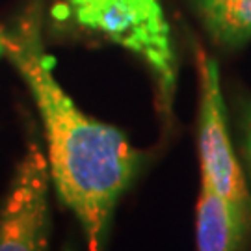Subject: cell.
Masks as SVG:
<instances>
[{
  "instance_id": "cell-3",
  "label": "cell",
  "mask_w": 251,
  "mask_h": 251,
  "mask_svg": "<svg viewBox=\"0 0 251 251\" xmlns=\"http://www.w3.org/2000/svg\"><path fill=\"white\" fill-rule=\"evenodd\" d=\"M194 49L199 75L201 182L227 201L246 236L251 233V192L227 128L220 69L214 58H210L201 47L196 45Z\"/></svg>"
},
{
  "instance_id": "cell-5",
  "label": "cell",
  "mask_w": 251,
  "mask_h": 251,
  "mask_svg": "<svg viewBox=\"0 0 251 251\" xmlns=\"http://www.w3.org/2000/svg\"><path fill=\"white\" fill-rule=\"evenodd\" d=\"M196 238L198 251H236L244 240L231 206L203 182L196 212Z\"/></svg>"
},
{
  "instance_id": "cell-2",
  "label": "cell",
  "mask_w": 251,
  "mask_h": 251,
  "mask_svg": "<svg viewBox=\"0 0 251 251\" xmlns=\"http://www.w3.org/2000/svg\"><path fill=\"white\" fill-rule=\"evenodd\" d=\"M65 6L80 28L140 56L156 78L164 106H170L177 63L170 25L158 0H65Z\"/></svg>"
},
{
  "instance_id": "cell-8",
  "label": "cell",
  "mask_w": 251,
  "mask_h": 251,
  "mask_svg": "<svg viewBox=\"0 0 251 251\" xmlns=\"http://www.w3.org/2000/svg\"><path fill=\"white\" fill-rule=\"evenodd\" d=\"M0 54H4V30H0Z\"/></svg>"
},
{
  "instance_id": "cell-6",
  "label": "cell",
  "mask_w": 251,
  "mask_h": 251,
  "mask_svg": "<svg viewBox=\"0 0 251 251\" xmlns=\"http://www.w3.org/2000/svg\"><path fill=\"white\" fill-rule=\"evenodd\" d=\"M208 36L227 49L251 39V0H190Z\"/></svg>"
},
{
  "instance_id": "cell-4",
  "label": "cell",
  "mask_w": 251,
  "mask_h": 251,
  "mask_svg": "<svg viewBox=\"0 0 251 251\" xmlns=\"http://www.w3.org/2000/svg\"><path fill=\"white\" fill-rule=\"evenodd\" d=\"M49 162L30 142L0 208V251H49Z\"/></svg>"
},
{
  "instance_id": "cell-7",
  "label": "cell",
  "mask_w": 251,
  "mask_h": 251,
  "mask_svg": "<svg viewBox=\"0 0 251 251\" xmlns=\"http://www.w3.org/2000/svg\"><path fill=\"white\" fill-rule=\"evenodd\" d=\"M244 154H246V164H248V173L251 179V108L246 114V138H244Z\"/></svg>"
},
{
  "instance_id": "cell-9",
  "label": "cell",
  "mask_w": 251,
  "mask_h": 251,
  "mask_svg": "<svg viewBox=\"0 0 251 251\" xmlns=\"http://www.w3.org/2000/svg\"><path fill=\"white\" fill-rule=\"evenodd\" d=\"M62 251H76V250L73 248L71 244H65V246H63V250H62Z\"/></svg>"
},
{
  "instance_id": "cell-1",
  "label": "cell",
  "mask_w": 251,
  "mask_h": 251,
  "mask_svg": "<svg viewBox=\"0 0 251 251\" xmlns=\"http://www.w3.org/2000/svg\"><path fill=\"white\" fill-rule=\"evenodd\" d=\"M4 54L26 82L41 116L54 188L82 225L88 250L104 251L114 208L138 175L144 154L119 128L84 114L52 76L37 8H30L15 30L4 32Z\"/></svg>"
}]
</instances>
